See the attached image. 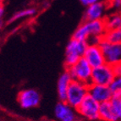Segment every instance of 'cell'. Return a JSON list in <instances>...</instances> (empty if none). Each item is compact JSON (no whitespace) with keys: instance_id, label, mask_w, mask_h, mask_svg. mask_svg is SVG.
<instances>
[{"instance_id":"6da1fadb","label":"cell","mask_w":121,"mask_h":121,"mask_svg":"<svg viewBox=\"0 0 121 121\" xmlns=\"http://www.w3.org/2000/svg\"><path fill=\"white\" fill-rule=\"evenodd\" d=\"M106 30L103 20L82 21L75 30L72 37L86 42L91 36H98L103 38Z\"/></svg>"},{"instance_id":"7a4b0ae2","label":"cell","mask_w":121,"mask_h":121,"mask_svg":"<svg viewBox=\"0 0 121 121\" xmlns=\"http://www.w3.org/2000/svg\"><path fill=\"white\" fill-rule=\"evenodd\" d=\"M87 46L88 44L86 41L78 40L73 37L68 42L65 53V65L67 69L76 64L84 57Z\"/></svg>"},{"instance_id":"3957f363","label":"cell","mask_w":121,"mask_h":121,"mask_svg":"<svg viewBox=\"0 0 121 121\" xmlns=\"http://www.w3.org/2000/svg\"><path fill=\"white\" fill-rule=\"evenodd\" d=\"M88 84L72 80L67 91L65 102L74 108H77L88 95Z\"/></svg>"},{"instance_id":"277c9868","label":"cell","mask_w":121,"mask_h":121,"mask_svg":"<svg viewBox=\"0 0 121 121\" xmlns=\"http://www.w3.org/2000/svg\"><path fill=\"white\" fill-rule=\"evenodd\" d=\"M69 73L72 80L90 84L92 73V68L84 58H81L76 64L66 69Z\"/></svg>"},{"instance_id":"5b68a950","label":"cell","mask_w":121,"mask_h":121,"mask_svg":"<svg viewBox=\"0 0 121 121\" xmlns=\"http://www.w3.org/2000/svg\"><path fill=\"white\" fill-rule=\"evenodd\" d=\"M99 107L100 103L90 95H87L78 106L76 110L81 119L95 121L99 119Z\"/></svg>"},{"instance_id":"8992f818","label":"cell","mask_w":121,"mask_h":121,"mask_svg":"<svg viewBox=\"0 0 121 121\" xmlns=\"http://www.w3.org/2000/svg\"><path fill=\"white\" fill-rule=\"evenodd\" d=\"M17 101L23 109H32L38 107L42 101V96L34 88L23 89L19 92Z\"/></svg>"},{"instance_id":"52a82bcc","label":"cell","mask_w":121,"mask_h":121,"mask_svg":"<svg viewBox=\"0 0 121 121\" xmlns=\"http://www.w3.org/2000/svg\"><path fill=\"white\" fill-rule=\"evenodd\" d=\"M115 78L113 66L108 64L94 68L92 69L90 84L109 86Z\"/></svg>"},{"instance_id":"ba28073f","label":"cell","mask_w":121,"mask_h":121,"mask_svg":"<svg viewBox=\"0 0 121 121\" xmlns=\"http://www.w3.org/2000/svg\"><path fill=\"white\" fill-rule=\"evenodd\" d=\"M53 114L57 121H80V117L76 108H74L65 101H59L55 105Z\"/></svg>"},{"instance_id":"9c48e42d","label":"cell","mask_w":121,"mask_h":121,"mask_svg":"<svg viewBox=\"0 0 121 121\" xmlns=\"http://www.w3.org/2000/svg\"><path fill=\"white\" fill-rule=\"evenodd\" d=\"M99 46L103 53L106 64L113 66L115 64L121 62V44L110 43L103 39Z\"/></svg>"},{"instance_id":"30bf717a","label":"cell","mask_w":121,"mask_h":121,"mask_svg":"<svg viewBox=\"0 0 121 121\" xmlns=\"http://www.w3.org/2000/svg\"><path fill=\"white\" fill-rule=\"evenodd\" d=\"M108 9L107 3L99 1L96 4L86 7L84 14L83 21H91V20H103L107 15V10Z\"/></svg>"},{"instance_id":"8fae6325","label":"cell","mask_w":121,"mask_h":121,"mask_svg":"<svg viewBox=\"0 0 121 121\" xmlns=\"http://www.w3.org/2000/svg\"><path fill=\"white\" fill-rule=\"evenodd\" d=\"M88 95L91 96L99 103H103L110 102L113 93L112 92L109 86L89 84Z\"/></svg>"},{"instance_id":"7c38bea8","label":"cell","mask_w":121,"mask_h":121,"mask_svg":"<svg viewBox=\"0 0 121 121\" xmlns=\"http://www.w3.org/2000/svg\"><path fill=\"white\" fill-rule=\"evenodd\" d=\"M92 69L106 64L103 53L99 45H88L83 57Z\"/></svg>"},{"instance_id":"4fadbf2b","label":"cell","mask_w":121,"mask_h":121,"mask_svg":"<svg viewBox=\"0 0 121 121\" xmlns=\"http://www.w3.org/2000/svg\"><path fill=\"white\" fill-rule=\"evenodd\" d=\"M71 81H72V78L67 69L61 73L57 81V95L59 101H65L67 91Z\"/></svg>"},{"instance_id":"5bb4252c","label":"cell","mask_w":121,"mask_h":121,"mask_svg":"<svg viewBox=\"0 0 121 121\" xmlns=\"http://www.w3.org/2000/svg\"><path fill=\"white\" fill-rule=\"evenodd\" d=\"M99 119L103 121H119L110 102L100 103Z\"/></svg>"},{"instance_id":"9a60e30c","label":"cell","mask_w":121,"mask_h":121,"mask_svg":"<svg viewBox=\"0 0 121 121\" xmlns=\"http://www.w3.org/2000/svg\"><path fill=\"white\" fill-rule=\"evenodd\" d=\"M106 30H115L121 28V14L119 12H111L107 14L103 19Z\"/></svg>"},{"instance_id":"2e32d148","label":"cell","mask_w":121,"mask_h":121,"mask_svg":"<svg viewBox=\"0 0 121 121\" xmlns=\"http://www.w3.org/2000/svg\"><path fill=\"white\" fill-rule=\"evenodd\" d=\"M37 13V10L36 8H33V7H30V8L27 9H20L17 12L14 13V14L9 17V23H14L16 22L18 20H23V19H28L30 17L35 16Z\"/></svg>"},{"instance_id":"e0dca14e","label":"cell","mask_w":121,"mask_h":121,"mask_svg":"<svg viewBox=\"0 0 121 121\" xmlns=\"http://www.w3.org/2000/svg\"><path fill=\"white\" fill-rule=\"evenodd\" d=\"M103 39L110 43L121 44V28L106 30Z\"/></svg>"},{"instance_id":"ac0fdd59","label":"cell","mask_w":121,"mask_h":121,"mask_svg":"<svg viewBox=\"0 0 121 121\" xmlns=\"http://www.w3.org/2000/svg\"><path fill=\"white\" fill-rule=\"evenodd\" d=\"M110 103L119 120L121 121V93H114L110 100Z\"/></svg>"},{"instance_id":"d6986e66","label":"cell","mask_w":121,"mask_h":121,"mask_svg":"<svg viewBox=\"0 0 121 121\" xmlns=\"http://www.w3.org/2000/svg\"><path fill=\"white\" fill-rule=\"evenodd\" d=\"M109 87H110L113 94L114 93H121V75L115 76L113 81L109 85Z\"/></svg>"},{"instance_id":"ffe728a7","label":"cell","mask_w":121,"mask_h":121,"mask_svg":"<svg viewBox=\"0 0 121 121\" xmlns=\"http://www.w3.org/2000/svg\"><path fill=\"white\" fill-rule=\"evenodd\" d=\"M107 5L112 12H121V0H108Z\"/></svg>"},{"instance_id":"44dd1931","label":"cell","mask_w":121,"mask_h":121,"mask_svg":"<svg viewBox=\"0 0 121 121\" xmlns=\"http://www.w3.org/2000/svg\"><path fill=\"white\" fill-rule=\"evenodd\" d=\"M113 72H114L115 76L121 75V62L113 65Z\"/></svg>"},{"instance_id":"7402d4cb","label":"cell","mask_w":121,"mask_h":121,"mask_svg":"<svg viewBox=\"0 0 121 121\" xmlns=\"http://www.w3.org/2000/svg\"><path fill=\"white\" fill-rule=\"evenodd\" d=\"M99 1L100 0H79V2L85 7H88L90 5H92V4H96V3L99 2Z\"/></svg>"},{"instance_id":"603a6c76","label":"cell","mask_w":121,"mask_h":121,"mask_svg":"<svg viewBox=\"0 0 121 121\" xmlns=\"http://www.w3.org/2000/svg\"><path fill=\"white\" fill-rule=\"evenodd\" d=\"M4 14V7L1 3H0V18H3Z\"/></svg>"},{"instance_id":"cb8c5ba5","label":"cell","mask_w":121,"mask_h":121,"mask_svg":"<svg viewBox=\"0 0 121 121\" xmlns=\"http://www.w3.org/2000/svg\"><path fill=\"white\" fill-rule=\"evenodd\" d=\"M3 25H4V22H3V20H2V18H0V30L2 29Z\"/></svg>"},{"instance_id":"d4e9b609","label":"cell","mask_w":121,"mask_h":121,"mask_svg":"<svg viewBox=\"0 0 121 121\" xmlns=\"http://www.w3.org/2000/svg\"><path fill=\"white\" fill-rule=\"evenodd\" d=\"M0 3H1V0H0Z\"/></svg>"},{"instance_id":"484cf974","label":"cell","mask_w":121,"mask_h":121,"mask_svg":"<svg viewBox=\"0 0 121 121\" xmlns=\"http://www.w3.org/2000/svg\"><path fill=\"white\" fill-rule=\"evenodd\" d=\"M120 14H121V12H120Z\"/></svg>"}]
</instances>
